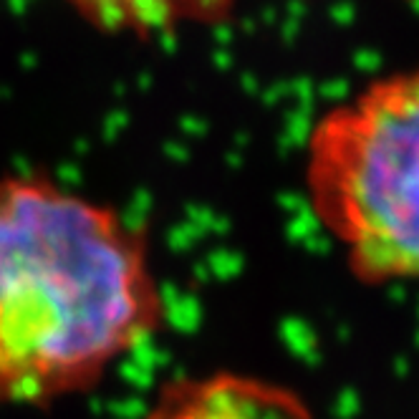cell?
Segmentation results:
<instances>
[{
	"label": "cell",
	"mask_w": 419,
	"mask_h": 419,
	"mask_svg": "<svg viewBox=\"0 0 419 419\" xmlns=\"http://www.w3.org/2000/svg\"><path fill=\"white\" fill-rule=\"evenodd\" d=\"M162 324L142 227L46 175L0 180V404L94 392Z\"/></svg>",
	"instance_id": "obj_1"
},
{
	"label": "cell",
	"mask_w": 419,
	"mask_h": 419,
	"mask_svg": "<svg viewBox=\"0 0 419 419\" xmlns=\"http://www.w3.org/2000/svg\"><path fill=\"white\" fill-rule=\"evenodd\" d=\"M304 185L361 286H419V68L379 78L321 116Z\"/></svg>",
	"instance_id": "obj_2"
},
{
	"label": "cell",
	"mask_w": 419,
	"mask_h": 419,
	"mask_svg": "<svg viewBox=\"0 0 419 419\" xmlns=\"http://www.w3.org/2000/svg\"><path fill=\"white\" fill-rule=\"evenodd\" d=\"M139 419H316L296 389L240 371L177 376Z\"/></svg>",
	"instance_id": "obj_3"
},
{
	"label": "cell",
	"mask_w": 419,
	"mask_h": 419,
	"mask_svg": "<svg viewBox=\"0 0 419 419\" xmlns=\"http://www.w3.org/2000/svg\"><path fill=\"white\" fill-rule=\"evenodd\" d=\"M106 31L160 33L220 18L235 0H66Z\"/></svg>",
	"instance_id": "obj_4"
}]
</instances>
